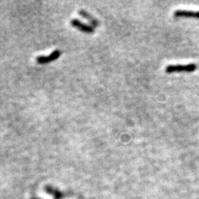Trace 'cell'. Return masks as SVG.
Segmentation results:
<instances>
[{
  "label": "cell",
  "instance_id": "6da1fadb",
  "mask_svg": "<svg viewBox=\"0 0 199 199\" xmlns=\"http://www.w3.org/2000/svg\"><path fill=\"white\" fill-rule=\"evenodd\" d=\"M197 68V65L194 63L187 65H168L165 68V71L168 73H172L174 71H193Z\"/></svg>",
  "mask_w": 199,
  "mask_h": 199
},
{
  "label": "cell",
  "instance_id": "7a4b0ae2",
  "mask_svg": "<svg viewBox=\"0 0 199 199\" xmlns=\"http://www.w3.org/2000/svg\"><path fill=\"white\" fill-rule=\"evenodd\" d=\"M61 52L59 51H55L54 52H52V54L48 56V57H38L37 58V62L39 64H46V63H49V62L54 61L57 58L60 57Z\"/></svg>",
  "mask_w": 199,
  "mask_h": 199
},
{
  "label": "cell",
  "instance_id": "3957f363",
  "mask_svg": "<svg viewBox=\"0 0 199 199\" xmlns=\"http://www.w3.org/2000/svg\"><path fill=\"white\" fill-rule=\"evenodd\" d=\"M71 23L72 26H74L76 28H78L79 30L84 32V33H90L94 32V28L90 26H87L85 24L82 23L81 22H80L78 19H72L71 22Z\"/></svg>",
  "mask_w": 199,
  "mask_h": 199
},
{
  "label": "cell",
  "instance_id": "277c9868",
  "mask_svg": "<svg viewBox=\"0 0 199 199\" xmlns=\"http://www.w3.org/2000/svg\"><path fill=\"white\" fill-rule=\"evenodd\" d=\"M175 17H187V18H199V11H190V10H176L174 12Z\"/></svg>",
  "mask_w": 199,
  "mask_h": 199
},
{
  "label": "cell",
  "instance_id": "5b68a950",
  "mask_svg": "<svg viewBox=\"0 0 199 199\" xmlns=\"http://www.w3.org/2000/svg\"><path fill=\"white\" fill-rule=\"evenodd\" d=\"M79 13L81 15V16L83 17V18H85L88 19L89 21L91 23L94 25V26H97L98 24H99V23H98V21L96 20V19L94 18V17H92L91 15L89 13L87 12H85V11H84V10H81L80 12H79Z\"/></svg>",
  "mask_w": 199,
  "mask_h": 199
},
{
  "label": "cell",
  "instance_id": "8992f818",
  "mask_svg": "<svg viewBox=\"0 0 199 199\" xmlns=\"http://www.w3.org/2000/svg\"><path fill=\"white\" fill-rule=\"evenodd\" d=\"M46 191L49 193V194H52V196H54L55 199H62L63 195L61 193V192L57 191L56 189H53L52 187H46Z\"/></svg>",
  "mask_w": 199,
  "mask_h": 199
}]
</instances>
